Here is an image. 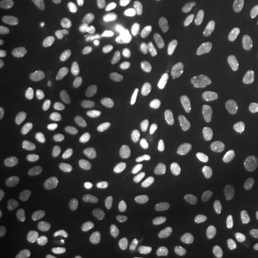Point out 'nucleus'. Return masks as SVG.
I'll return each mask as SVG.
<instances>
[{"label": "nucleus", "mask_w": 258, "mask_h": 258, "mask_svg": "<svg viewBox=\"0 0 258 258\" xmlns=\"http://www.w3.org/2000/svg\"><path fill=\"white\" fill-rule=\"evenodd\" d=\"M48 163V148L36 137L17 129L0 132V167L3 172H31Z\"/></svg>", "instance_id": "39448f33"}, {"label": "nucleus", "mask_w": 258, "mask_h": 258, "mask_svg": "<svg viewBox=\"0 0 258 258\" xmlns=\"http://www.w3.org/2000/svg\"><path fill=\"white\" fill-rule=\"evenodd\" d=\"M19 218V206L17 201H12L8 196H3L0 199V222L3 225H10V222H15Z\"/></svg>", "instance_id": "0eeeda50"}, {"label": "nucleus", "mask_w": 258, "mask_h": 258, "mask_svg": "<svg viewBox=\"0 0 258 258\" xmlns=\"http://www.w3.org/2000/svg\"><path fill=\"white\" fill-rule=\"evenodd\" d=\"M175 24L201 50H218L225 41L218 0H158Z\"/></svg>", "instance_id": "7ed1b4c3"}, {"label": "nucleus", "mask_w": 258, "mask_h": 258, "mask_svg": "<svg viewBox=\"0 0 258 258\" xmlns=\"http://www.w3.org/2000/svg\"><path fill=\"white\" fill-rule=\"evenodd\" d=\"M60 258H134V249L124 237L101 234V237H84L67 244Z\"/></svg>", "instance_id": "423d86ee"}, {"label": "nucleus", "mask_w": 258, "mask_h": 258, "mask_svg": "<svg viewBox=\"0 0 258 258\" xmlns=\"http://www.w3.org/2000/svg\"><path fill=\"white\" fill-rule=\"evenodd\" d=\"M213 227L222 237H237L258 227V179L239 182L225 191L215 203Z\"/></svg>", "instance_id": "20e7f679"}, {"label": "nucleus", "mask_w": 258, "mask_h": 258, "mask_svg": "<svg viewBox=\"0 0 258 258\" xmlns=\"http://www.w3.org/2000/svg\"><path fill=\"white\" fill-rule=\"evenodd\" d=\"M70 22L62 0H5L0 8V34L17 43L55 41Z\"/></svg>", "instance_id": "f03ea898"}, {"label": "nucleus", "mask_w": 258, "mask_h": 258, "mask_svg": "<svg viewBox=\"0 0 258 258\" xmlns=\"http://www.w3.org/2000/svg\"><path fill=\"white\" fill-rule=\"evenodd\" d=\"M201 127H203V132H206V134H215V132L222 127V115H220V112H208V115L203 117Z\"/></svg>", "instance_id": "6e6552de"}, {"label": "nucleus", "mask_w": 258, "mask_h": 258, "mask_svg": "<svg viewBox=\"0 0 258 258\" xmlns=\"http://www.w3.org/2000/svg\"><path fill=\"white\" fill-rule=\"evenodd\" d=\"M0 258H29L24 251H15V249H3L0 251Z\"/></svg>", "instance_id": "1a4fd4ad"}, {"label": "nucleus", "mask_w": 258, "mask_h": 258, "mask_svg": "<svg viewBox=\"0 0 258 258\" xmlns=\"http://www.w3.org/2000/svg\"><path fill=\"white\" fill-rule=\"evenodd\" d=\"M10 98L22 115L57 127L84 124L93 110L86 89L64 79H24L15 84Z\"/></svg>", "instance_id": "f257e3e1"}]
</instances>
